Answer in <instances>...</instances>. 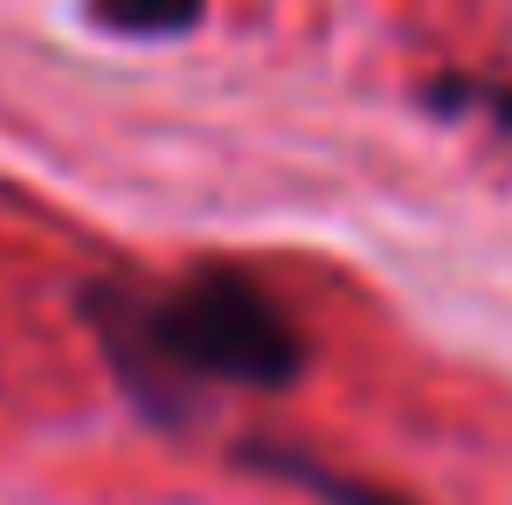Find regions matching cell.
Returning a JSON list of instances; mask_svg holds the SVG:
<instances>
[{
	"label": "cell",
	"mask_w": 512,
	"mask_h": 505,
	"mask_svg": "<svg viewBox=\"0 0 512 505\" xmlns=\"http://www.w3.org/2000/svg\"><path fill=\"white\" fill-rule=\"evenodd\" d=\"M84 319L118 388L153 422H194L208 388H291L312 360L298 319L256 284L250 270L201 263L160 291L132 277H97L84 291Z\"/></svg>",
	"instance_id": "6da1fadb"
},
{
	"label": "cell",
	"mask_w": 512,
	"mask_h": 505,
	"mask_svg": "<svg viewBox=\"0 0 512 505\" xmlns=\"http://www.w3.org/2000/svg\"><path fill=\"white\" fill-rule=\"evenodd\" d=\"M236 464H243V471H263V478H277V485H298V492H312L319 505H402L395 492H381V485H360V478L333 471L326 457H312V450H291V443H270V436L243 443V450H236Z\"/></svg>",
	"instance_id": "7a4b0ae2"
},
{
	"label": "cell",
	"mask_w": 512,
	"mask_h": 505,
	"mask_svg": "<svg viewBox=\"0 0 512 505\" xmlns=\"http://www.w3.org/2000/svg\"><path fill=\"white\" fill-rule=\"evenodd\" d=\"M208 14V0H90V21L97 28H118V35H187L194 21Z\"/></svg>",
	"instance_id": "3957f363"
}]
</instances>
